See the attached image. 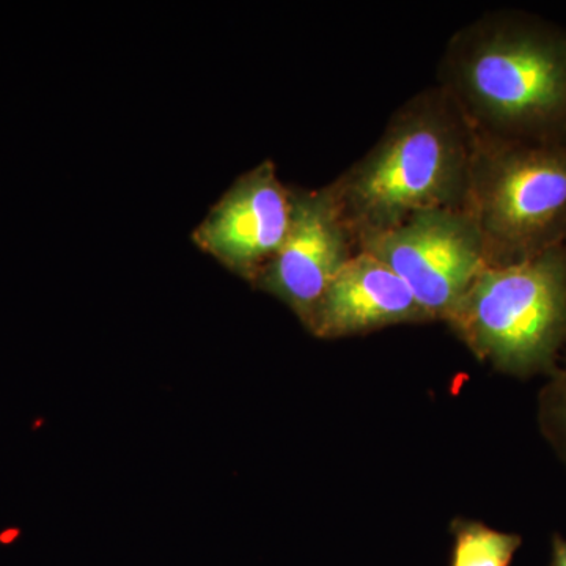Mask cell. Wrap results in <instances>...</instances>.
Masks as SVG:
<instances>
[{
	"mask_svg": "<svg viewBox=\"0 0 566 566\" xmlns=\"http://www.w3.org/2000/svg\"><path fill=\"white\" fill-rule=\"evenodd\" d=\"M449 566H512L523 536L497 531L482 521L455 520Z\"/></svg>",
	"mask_w": 566,
	"mask_h": 566,
	"instance_id": "9",
	"label": "cell"
},
{
	"mask_svg": "<svg viewBox=\"0 0 566 566\" xmlns=\"http://www.w3.org/2000/svg\"><path fill=\"white\" fill-rule=\"evenodd\" d=\"M386 263L430 318L449 322L488 266L482 237L464 210L422 212L357 245Z\"/></svg>",
	"mask_w": 566,
	"mask_h": 566,
	"instance_id": "5",
	"label": "cell"
},
{
	"mask_svg": "<svg viewBox=\"0 0 566 566\" xmlns=\"http://www.w3.org/2000/svg\"><path fill=\"white\" fill-rule=\"evenodd\" d=\"M447 323L506 375H553L566 348V244L524 262L488 264Z\"/></svg>",
	"mask_w": 566,
	"mask_h": 566,
	"instance_id": "3",
	"label": "cell"
},
{
	"mask_svg": "<svg viewBox=\"0 0 566 566\" xmlns=\"http://www.w3.org/2000/svg\"><path fill=\"white\" fill-rule=\"evenodd\" d=\"M474 134L439 85L398 107L363 158L327 186L356 245L422 212L463 210Z\"/></svg>",
	"mask_w": 566,
	"mask_h": 566,
	"instance_id": "2",
	"label": "cell"
},
{
	"mask_svg": "<svg viewBox=\"0 0 566 566\" xmlns=\"http://www.w3.org/2000/svg\"><path fill=\"white\" fill-rule=\"evenodd\" d=\"M293 188L283 185L273 161L248 170L222 193L192 232L200 251L255 283L290 232Z\"/></svg>",
	"mask_w": 566,
	"mask_h": 566,
	"instance_id": "6",
	"label": "cell"
},
{
	"mask_svg": "<svg viewBox=\"0 0 566 566\" xmlns=\"http://www.w3.org/2000/svg\"><path fill=\"white\" fill-rule=\"evenodd\" d=\"M539 417L545 434L566 461V360L543 390Z\"/></svg>",
	"mask_w": 566,
	"mask_h": 566,
	"instance_id": "10",
	"label": "cell"
},
{
	"mask_svg": "<svg viewBox=\"0 0 566 566\" xmlns=\"http://www.w3.org/2000/svg\"><path fill=\"white\" fill-rule=\"evenodd\" d=\"M357 252L327 186L293 188V218L282 248L253 285L273 294L311 326L324 294Z\"/></svg>",
	"mask_w": 566,
	"mask_h": 566,
	"instance_id": "7",
	"label": "cell"
},
{
	"mask_svg": "<svg viewBox=\"0 0 566 566\" xmlns=\"http://www.w3.org/2000/svg\"><path fill=\"white\" fill-rule=\"evenodd\" d=\"M549 566H566V538L560 534H554L551 538Z\"/></svg>",
	"mask_w": 566,
	"mask_h": 566,
	"instance_id": "11",
	"label": "cell"
},
{
	"mask_svg": "<svg viewBox=\"0 0 566 566\" xmlns=\"http://www.w3.org/2000/svg\"><path fill=\"white\" fill-rule=\"evenodd\" d=\"M427 322L433 319L408 285L381 260L357 251L331 283L308 331L319 338H342Z\"/></svg>",
	"mask_w": 566,
	"mask_h": 566,
	"instance_id": "8",
	"label": "cell"
},
{
	"mask_svg": "<svg viewBox=\"0 0 566 566\" xmlns=\"http://www.w3.org/2000/svg\"><path fill=\"white\" fill-rule=\"evenodd\" d=\"M486 262H524L566 244V145L474 136L463 208Z\"/></svg>",
	"mask_w": 566,
	"mask_h": 566,
	"instance_id": "4",
	"label": "cell"
},
{
	"mask_svg": "<svg viewBox=\"0 0 566 566\" xmlns=\"http://www.w3.org/2000/svg\"><path fill=\"white\" fill-rule=\"evenodd\" d=\"M439 87L476 137L566 145V29L524 11L488 13L450 39Z\"/></svg>",
	"mask_w": 566,
	"mask_h": 566,
	"instance_id": "1",
	"label": "cell"
}]
</instances>
